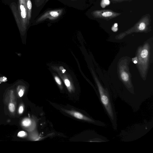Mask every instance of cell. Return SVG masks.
<instances>
[{"instance_id": "1", "label": "cell", "mask_w": 153, "mask_h": 153, "mask_svg": "<svg viewBox=\"0 0 153 153\" xmlns=\"http://www.w3.org/2000/svg\"><path fill=\"white\" fill-rule=\"evenodd\" d=\"M19 9H18L19 15V23L23 27H25L29 21L27 20V11L25 0H19Z\"/></svg>"}, {"instance_id": "2", "label": "cell", "mask_w": 153, "mask_h": 153, "mask_svg": "<svg viewBox=\"0 0 153 153\" xmlns=\"http://www.w3.org/2000/svg\"><path fill=\"white\" fill-rule=\"evenodd\" d=\"M65 113L78 119L82 120L91 123H94L98 126H104L105 124L98 121H96L90 117H87L80 113L74 111L67 110H63Z\"/></svg>"}, {"instance_id": "3", "label": "cell", "mask_w": 153, "mask_h": 153, "mask_svg": "<svg viewBox=\"0 0 153 153\" xmlns=\"http://www.w3.org/2000/svg\"><path fill=\"white\" fill-rule=\"evenodd\" d=\"M62 9L48 11L41 15L37 20L36 22H42L47 19L53 20L57 18L62 13Z\"/></svg>"}, {"instance_id": "4", "label": "cell", "mask_w": 153, "mask_h": 153, "mask_svg": "<svg viewBox=\"0 0 153 153\" xmlns=\"http://www.w3.org/2000/svg\"><path fill=\"white\" fill-rule=\"evenodd\" d=\"M27 11V20L29 21L31 17L32 4L30 0H25Z\"/></svg>"}, {"instance_id": "5", "label": "cell", "mask_w": 153, "mask_h": 153, "mask_svg": "<svg viewBox=\"0 0 153 153\" xmlns=\"http://www.w3.org/2000/svg\"><path fill=\"white\" fill-rule=\"evenodd\" d=\"M31 120L29 119H25L23 120L22 123L23 126H28L31 124Z\"/></svg>"}, {"instance_id": "6", "label": "cell", "mask_w": 153, "mask_h": 153, "mask_svg": "<svg viewBox=\"0 0 153 153\" xmlns=\"http://www.w3.org/2000/svg\"><path fill=\"white\" fill-rule=\"evenodd\" d=\"M121 77L122 79L124 81H127L128 79V76L127 73L123 72L121 74Z\"/></svg>"}, {"instance_id": "7", "label": "cell", "mask_w": 153, "mask_h": 153, "mask_svg": "<svg viewBox=\"0 0 153 153\" xmlns=\"http://www.w3.org/2000/svg\"><path fill=\"white\" fill-rule=\"evenodd\" d=\"M110 4L109 0H102L101 3V6L102 8H104L106 5H108Z\"/></svg>"}, {"instance_id": "8", "label": "cell", "mask_w": 153, "mask_h": 153, "mask_svg": "<svg viewBox=\"0 0 153 153\" xmlns=\"http://www.w3.org/2000/svg\"><path fill=\"white\" fill-rule=\"evenodd\" d=\"M9 109L11 112H13L15 110V106L12 103H10L9 105Z\"/></svg>"}, {"instance_id": "9", "label": "cell", "mask_w": 153, "mask_h": 153, "mask_svg": "<svg viewBox=\"0 0 153 153\" xmlns=\"http://www.w3.org/2000/svg\"><path fill=\"white\" fill-rule=\"evenodd\" d=\"M148 54V51L146 50H144L142 51L141 56L142 57L145 58L147 56Z\"/></svg>"}, {"instance_id": "10", "label": "cell", "mask_w": 153, "mask_h": 153, "mask_svg": "<svg viewBox=\"0 0 153 153\" xmlns=\"http://www.w3.org/2000/svg\"><path fill=\"white\" fill-rule=\"evenodd\" d=\"M112 14V12L108 11L104 12L102 14V16L104 17H108L111 16Z\"/></svg>"}, {"instance_id": "11", "label": "cell", "mask_w": 153, "mask_h": 153, "mask_svg": "<svg viewBox=\"0 0 153 153\" xmlns=\"http://www.w3.org/2000/svg\"><path fill=\"white\" fill-rule=\"evenodd\" d=\"M145 24L144 23H141L140 25L139 29L141 30H143L145 29Z\"/></svg>"}, {"instance_id": "12", "label": "cell", "mask_w": 153, "mask_h": 153, "mask_svg": "<svg viewBox=\"0 0 153 153\" xmlns=\"http://www.w3.org/2000/svg\"><path fill=\"white\" fill-rule=\"evenodd\" d=\"M26 134V133L23 131H20L18 134V136L19 137H23Z\"/></svg>"}, {"instance_id": "13", "label": "cell", "mask_w": 153, "mask_h": 153, "mask_svg": "<svg viewBox=\"0 0 153 153\" xmlns=\"http://www.w3.org/2000/svg\"><path fill=\"white\" fill-rule=\"evenodd\" d=\"M54 78H55V80L56 82H57V83L59 85H61V82L60 80V79L58 78V77L57 76H55V77Z\"/></svg>"}, {"instance_id": "14", "label": "cell", "mask_w": 153, "mask_h": 153, "mask_svg": "<svg viewBox=\"0 0 153 153\" xmlns=\"http://www.w3.org/2000/svg\"><path fill=\"white\" fill-rule=\"evenodd\" d=\"M64 82L65 85L68 87L70 86V83L69 80L68 79H65L64 80Z\"/></svg>"}, {"instance_id": "15", "label": "cell", "mask_w": 153, "mask_h": 153, "mask_svg": "<svg viewBox=\"0 0 153 153\" xmlns=\"http://www.w3.org/2000/svg\"><path fill=\"white\" fill-rule=\"evenodd\" d=\"M44 0H35V4L36 5L39 4L40 3H43Z\"/></svg>"}, {"instance_id": "16", "label": "cell", "mask_w": 153, "mask_h": 153, "mask_svg": "<svg viewBox=\"0 0 153 153\" xmlns=\"http://www.w3.org/2000/svg\"><path fill=\"white\" fill-rule=\"evenodd\" d=\"M23 111V108L22 106H21L20 107L19 110V114H21L22 113Z\"/></svg>"}, {"instance_id": "17", "label": "cell", "mask_w": 153, "mask_h": 153, "mask_svg": "<svg viewBox=\"0 0 153 153\" xmlns=\"http://www.w3.org/2000/svg\"><path fill=\"white\" fill-rule=\"evenodd\" d=\"M112 30L114 32H116L118 30L117 27H115L114 25L111 28Z\"/></svg>"}, {"instance_id": "18", "label": "cell", "mask_w": 153, "mask_h": 153, "mask_svg": "<svg viewBox=\"0 0 153 153\" xmlns=\"http://www.w3.org/2000/svg\"><path fill=\"white\" fill-rule=\"evenodd\" d=\"M24 94L23 91L22 89H21L19 92V95L20 97H22Z\"/></svg>"}, {"instance_id": "19", "label": "cell", "mask_w": 153, "mask_h": 153, "mask_svg": "<svg viewBox=\"0 0 153 153\" xmlns=\"http://www.w3.org/2000/svg\"><path fill=\"white\" fill-rule=\"evenodd\" d=\"M63 68V67L62 66H60V67H59V69H60L61 70H62L63 69H64L63 68Z\"/></svg>"}, {"instance_id": "20", "label": "cell", "mask_w": 153, "mask_h": 153, "mask_svg": "<svg viewBox=\"0 0 153 153\" xmlns=\"http://www.w3.org/2000/svg\"><path fill=\"white\" fill-rule=\"evenodd\" d=\"M65 71H66V70H65V69H63V70H62V73H64L65 72Z\"/></svg>"}, {"instance_id": "21", "label": "cell", "mask_w": 153, "mask_h": 153, "mask_svg": "<svg viewBox=\"0 0 153 153\" xmlns=\"http://www.w3.org/2000/svg\"><path fill=\"white\" fill-rule=\"evenodd\" d=\"M114 26L115 27H117V23L115 24Z\"/></svg>"}, {"instance_id": "22", "label": "cell", "mask_w": 153, "mask_h": 153, "mask_svg": "<svg viewBox=\"0 0 153 153\" xmlns=\"http://www.w3.org/2000/svg\"><path fill=\"white\" fill-rule=\"evenodd\" d=\"M134 63H135V64H136V63H137V61H136V60H135V61H134Z\"/></svg>"}]
</instances>
